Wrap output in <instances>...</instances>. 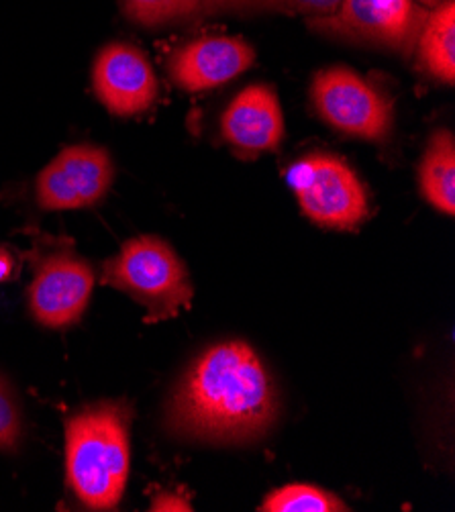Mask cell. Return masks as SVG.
I'll return each instance as SVG.
<instances>
[{"mask_svg": "<svg viewBox=\"0 0 455 512\" xmlns=\"http://www.w3.org/2000/svg\"><path fill=\"white\" fill-rule=\"evenodd\" d=\"M280 411L276 384L258 353L243 341L209 347L172 392L168 427L211 443L256 441Z\"/></svg>", "mask_w": 455, "mask_h": 512, "instance_id": "1", "label": "cell"}, {"mask_svg": "<svg viewBox=\"0 0 455 512\" xmlns=\"http://www.w3.org/2000/svg\"><path fill=\"white\" fill-rule=\"evenodd\" d=\"M131 406L96 402L66 421V476L72 492L92 510H113L131 468Z\"/></svg>", "mask_w": 455, "mask_h": 512, "instance_id": "2", "label": "cell"}, {"mask_svg": "<svg viewBox=\"0 0 455 512\" xmlns=\"http://www.w3.org/2000/svg\"><path fill=\"white\" fill-rule=\"evenodd\" d=\"M100 282L113 286L147 309L145 323H158L188 309L192 284L176 251L156 235L129 239L103 266Z\"/></svg>", "mask_w": 455, "mask_h": 512, "instance_id": "3", "label": "cell"}, {"mask_svg": "<svg viewBox=\"0 0 455 512\" xmlns=\"http://www.w3.org/2000/svg\"><path fill=\"white\" fill-rule=\"evenodd\" d=\"M300 211L325 229L351 231L370 213L368 192L339 156L315 151L294 162L286 174Z\"/></svg>", "mask_w": 455, "mask_h": 512, "instance_id": "4", "label": "cell"}, {"mask_svg": "<svg viewBox=\"0 0 455 512\" xmlns=\"http://www.w3.org/2000/svg\"><path fill=\"white\" fill-rule=\"evenodd\" d=\"M429 9L417 0H341L335 13L309 17V27L331 37L413 54Z\"/></svg>", "mask_w": 455, "mask_h": 512, "instance_id": "5", "label": "cell"}, {"mask_svg": "<svg viewBox=\"0 0 455 512\" xmlns=\"http://www.w3.org/2000/svg\"><path fill=\"white\" fill-rule=\"evenodd\" d=\"M311 98L317 115L339 133L382 141L392 129V100L345 66L315 74Z\"/></svg>", "mask_w": 455, "mask_h": 512, "instance_id": "6", "label": "cell"}, {"mask_svg": "<svg viewBox=\"0 0 455 512\" xmlns=\"http://www.w3.org/2000/svg\"><path fill=\"white\" fill-rule=\"evenodd\" d=\"M115 180L111 153L92 143L64 147L35 180V200L45 211L88 209L107 196Z\"/></svg>", "mask_w": 455, "mask_h": 512, "instance_id": "7", "label": "cell"}, {"mask_svg": "<svg viewBox=\"0 0 455 512\" xmlns=\"http://www.w3.org/2000/svg\"><path fill=\"white\" fill-rule=\"evenodd\" d=\"M94 288V272L72 249H54L33 264L29 311L47 329L80 321Z\"/></svg>", "mask_w": 455, "mask_h": 512, "instance_id": "8", "label": "cell"}, {"mask_svg": "<svg viewBox=\"0 0 455 512\" xmlns=\"http://www.w3.org/2000/svg\"><path fill=\"white\" fill-rule=\"evenodd\" d=\"M98 100L115 117H135L154 105L158 78L143 51L131 43H109L98 51L92 66Z\"/></svg>", "mask_w": 455, "mask_h": 512, "instance_id": "9", "label": "cell"}, {"mask_svg": "<svg viewBox=\"0 0 455 512\" xmlns=\"http://www.w3.org/2000/svg\"><path fill=\"white\" fill-rule=\"evenodd\" d=\"M256 62V51L241 37H202L180 49L168 60V72L174 84L188 92L211 90Z\"/></svg>", "mask_w": 455, "mask_h": 512, "instance_id": "10", "label": "cell"}, {"mask_svg": "<svg viewBox=\"0 0 455 512\" xmlns=\"http://www.w3.org/2000/svg\"><path fill=\"white\" fill-rule=\"evenodd\" d=\"M221 131L247 156L274 151L284 139V115L276 92L266 84L241 90L223 113Z\"/></svg>", "mask_w": 455, "mask_h": 512, "instance_id": "11", "label": "cell"}, {"mask_svg": "<svg viewBox=\"0 0 455 512\" xmlns=\"http://www.w3.org/2000/svg\"><path fill=\"white\" fill-rule=\"evenodd\" d=\"M423 198L443 215L455 213V139L451 131H437L423 153L419 166Z\"/></svg>", "mask_w": 455, "mask_h": 512, "instance_id": "12", "label": "cell"}, {"mask_svg": "<svg viewBox=\"0 0 455 512\" xmlns=\"http://www.w3.org/2000/svg\"><path fill=\"white\" fill-rule=\"evenodd\" d=\"M415 51L421 66L445 84L455 82V3H443L429 11Z\"/></svg>", "mask_w": 455, "mask_h": 512, "instance_id": "13", "label": "cell"}, {"mask_svg": "<svg viewBox=\"0 0 455 512\" xmlns=\"http://www.w3.org/2000/svg\"><path fill=\"white\" fill-rule=\"evenodd\" d=\"M264 512H341L347 504L333 492L311 484H290L274 490L262 504Z\"/></svg>", "mask_w": 455, "mask_h": 512, "instance_id": "14", "label": "cell"}, {"mask_svg": "<svg viewBox=\"0 0 455 512\" xmlns=\"http://www.w3.org/2000/svg\"><path fill=\"white\" fill-rule=\"evenodd\" d=\"M121 3L125 15L145 27L190 19L202 7L200 0H121Z\"/></svg>", "mask_w": 455, "mask_h": 512, "instance_id": "15", "label": "cell"}, {"mask_svg": "<svg viewBox=\"0 0 455 512\" xmlns=\"http://www.w3.org/2000/svg\"><path fill=\"white\" fill-rule=\"evenodd\" d=\"M23 433L19 402L7 380L0 376V451H15Z\"/></svg>", "mask_w": 455, "mask_h": 512, "instance_id": "16", "label": "cell"}, {"mask_svg": "<svg viewBox=\"0 0 455 512\" xmlns=\"http://www.w3.org/2000/svg\"><path fill=\"white\" fill-rule=\"evenodd\" d=\"M341 0H280V9L302 13L309 17H323L337 11Z\"/></svg>", "mask_w": 455, "mask_h": 512, "instance_id": "17", "label": "cell"}, {"mask_svg": "<svg viewBox=\"0 0 455 512\" xmlns=\"http://www.w3.org/2000/svg\"><path fill=\"white\" fill-rule=\"evenodd\" d=\"M209 11H243V9H280V0H200Z\"/></svg>", "mask_w": 455, "mask_h": 512, "instance_id": "18", "label": "cell"}, {"mask_svg": "<svg viewBox=\"0 0 455 512\" xmlns=\"http://www.w3.org/2000/svg\"><path fill=\"white\" fill-rule=\"evenodd\" d=\"M151 510H192V508L182 496L166 492L154 498V502H151Z\"/></svg>", "mask_w": 455, "mask_h": 512, "instance_id": "19", "label": "cell"}, {"mask_svg": "<svg viewBox=\"0 0 455 512\" xmlns=\"http://www.w3.org/2000/svg\"><path fill=\"white\" fill-rule=\"evenodd\" d=\"M11 272H13L11 255L5 249H0V280H7L11 276Z\"/></svg>", "mask_w": 455, "mask_h": 512, "instance_id": "20", "label": "cell"}, {"mask_svg": "<svg viewBox=\"0 0 455 512\" xmlns=\"http://www.w3.org/2000/svg\"><path fill=\"white\" fill-rule=\"evenodd\" d=\"M417 3H419V5H423L425 9H429V11H431V9L439 7V5L443 3V0H417Z\"/></svg>", "mask_w": 455, "mask_h": 512, "instance_id": "21", "label": "cell"}]
</instances>
